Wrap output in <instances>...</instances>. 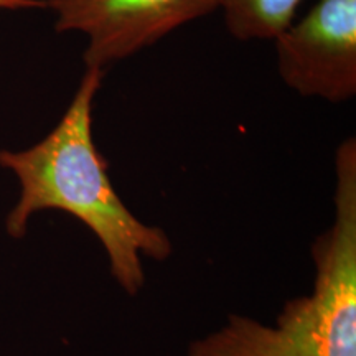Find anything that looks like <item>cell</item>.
<instances>
[{"label":"cell","mask_w":356,"mask_h":356,"mask_svg":"<svg viewBox=\"0 0 356 356\" xmlns=\"http://www.w3.org/2000/svg\"><path fill=\"white\" fill-rule=\"evenodd\" d=\"M104 71L86 68L68 109L56 127L25 150H0V165L19 178L20 198L6 220L12 238H24L35 213L65 211L97 236L109 256L111 274L136 296L144 286L140 254L163 261L168 236L132 215L115 193L108 163L92 140V102Z\"/></svg>","instance_id":"1"},{"label":"cell","mask_w":356,"mask_h":356,"mask_svg":"<svg viewBox=\"0 0 356 356\" xmlns=\"http://www.w3.org/2000/svg\"><path fill=\"white\" fill-rule=\"evenodd\" d=\"M335 221L314 244L312 296L287 302L277 327L231 315L228 325L190 345L188 356H356V144L335 159Z\"/></svg>","instance_id":"2"},{"label":"cell","mask_w":356,"mask_h":356,"mask_svg":"<svg viewBox=\"0 0 356 356\" xmlns=\"http://www.w3.org/2000/svg\"><path fill=\"white\" fill-rule=\"evenodd\" d=\"M44 8L56 32L86 35V68L104 71L220 8V0H44Z\"/></svg>","instance_id":"3"},{"label":"cell","mask_w":356,"mask_h":356,"mask_svg":"<svg viewBox=\"0 0 356 356\" xmlns=\"http://www.w3.org/2000/svg\"><path fill=\"white\" fill-rule=\"evenodd\" d=\"M275 42L280 79L332 104L356 95V0H317Z\"/></svg>","instance_id":"4"},{"label":"cell","mask_w":356,"mask_h":356,"mask_svg":"<svg viewBox=\"0 0 356 356\" xmlns=\"http://www.w3.org/2000/svg\"><path fill=\"white\" fill-rule=\"evenodd\" d=\"M304 0H220L228 32L234 38L274 40L296 20Z\"/></svg>","instance_id":"5"},{"label":"cell","mask_w":356,"mask_h":356,"mask_svg":"<svg viewBox=\"0 0 356 356\" xmlns=\"http://www.w3.org/2000/svg\"><path fill=\"white\" fill-rule=\"evenodd\" d=\"M3 10H24V8H44V0H0Z\"/></svg>","instance_id":"6"}]
</instances>
